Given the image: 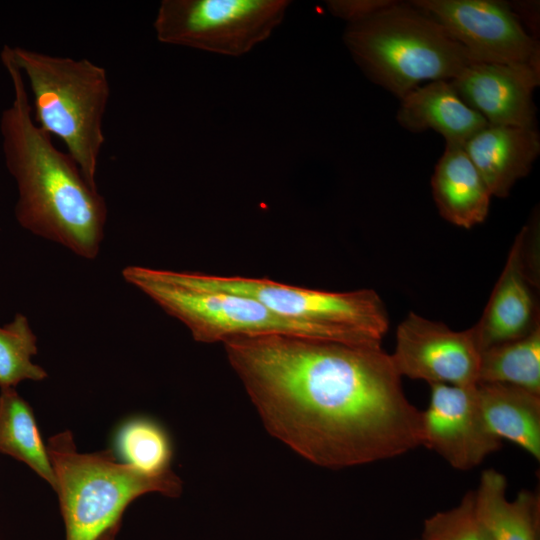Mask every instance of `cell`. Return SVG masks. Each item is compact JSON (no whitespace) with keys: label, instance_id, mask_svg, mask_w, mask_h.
Returning a JSON list of instances; mask_svg holds the SVG:
<instances>
[{"label":"cell","instance_id":"cell-25","mask_svg":"<svg viewBox=\"0 0 540 540\" xmlns=\"http://www.w3.org/2000/svg\"><path fill=\"white\" fill-rule=\"evenodd\" d=\"M120 528V524L112 527L109 529L106 533H104L99 540H114L116 537V534Z\"/></svg>","mask_w":540,"mask_h":540},{"label":"cell","instance_id":"cell-1","mask_svg":"<svg viewBox=\"0 0 540 540\" xmlns=\"http://www.w3.org/2000/svg\"><path fill=\"white\" fill-rule=\"evenodd\" d=\"M223 344L268 432L311 463L341 469L422 446V411L381 343L265 334Z\"/></svg>","mask_w":540,"mask_h":540},{"label":"cell","instance_id":"cell-8","mask_svg":"<svg viewBox=\"0 0 540 540\" xmlns=\"http://www.w3.org/2000/svg\"><path fill=\"white\" fill-rule=\"evenodd\" d=\"M288 0H163L154 30L166 44L238 57L268 39Z\"/></svg>","mask_w":540,"mask_h":540},{"label":"cell","instance_id":"cell-16","mask_svg":"<svg viewBox=\"0 0 540 540\" xmlns=\"http://www.w3.org/2000/svg\"><path fill=\"white\" fill-rule=\"evenodd\" d=\"M431 188L439 214L455 226L472 228L489 213L492 195L462 145L446 144Z\"/></svg>","mask_w":540,"mask_h":540},{"label":"cell","instance_id":"cell-17","mask_svg":"<svg viewBox=\"0 0 540 540\" xmlns=\"http://www.w3.org/2000/svg\"><path fill=\"white\" fill-rule=\"evenodd\" d=\"M476 395L490 431L539 461L540 394L509 384L478 382Z\"/></svg>","mask_w":540,"mask_h":540},{"label":"cell","instance_id":"cell-4","mask_svg":"<svg viewBox=\"0 0 540 540\" xmlns=\"http://www.w3.org/2000/svg\"><path fill=\"white\" fill-rule=\"evenodd\" d=\"M8 46V45H7ZM28 79L36 124L60 138L85 179L96 186L98 158L105 137L103 118L110 97L106 70L83 59L8 46Z\"/></svg>","mask_w":540,"mask_h":540},{"label":"cell","instance_id":"cell-14","mask_svg":"<svg viewBox=\"0 0 540 540\" xmlns=\"http://www.w3.org/2000/svg\"><path fill=\"white\" fill-rule=\"evenodd\" d=\"M492 196L505 198L540 152L535 127L487 125L463 145Z\"/></svg>","mask_w":540,"mask_h":540},{"label":"cell","instance_id":"cell-23","mask_svg":"<svg viewBox=\"0 0 540 540\" xmlns=\"http://www.w3.org/2000/svg\"><path fill=\"white\" fill-rule=\"evenodd\" d=\"M420 540H492L476 512L474 490L457 506L427 518Z\"/></svg>","mask_w":540,"mask_h":540},{"label":"cell","instance_id":"cell-20","mask_svg":"<svg viewBox=\"0 0 540 540\" xmlns=\"http://www.w3.org/2000/svg\"><path fill=\"white\" fill-rule=\"evenodd\" d=\"M478 382L509 384L540 394V324L521 338L481 351Z\"/></svg>","mask_w":540,"mask_h":540},{"label":"cell","instance_id":"cell-2","mask_svg":"<svg viewBox=\"0 0 540 540\" xmlns=\"http://www.w3.org/2000/svg\"><path fill=\"white\" fill-rule=\"evenodd\" d=\"M1 61L14 91L0 118V134L5 164L17 185L16 220L34 235L93 259L104 238L105 199L34 121L23 74L7 45Z\"/></svg>","mask_w":540,"mask_h":540},{"label":"cell","instance_id":"cell-9","mask_svg":"<svg viewBox=\"0 0 540 540\" xmlns=\"http://www.w3.org/2000/svg\"><path fill=\"white\" fill-rule=\"evenodd\" d=\"M441 24L475 62L540 69V50L510 6L494 0H413Z\"/></svg>","mask_w":540,"mask_h":540},{"label":"cell","instance_id":"cell-13","mask_svg":"<svg viewBox=\"0 0 540 540\" xmlns=\"http://www.w3.org/2000/svg\"><path fill=\"white\" fill-rule=\"evenodd\" d=\"M528 226L516 236L479 321L472 326L480 352L529 334L539 325L526 266Z\"/></svg>","mask_w":540,"mask_h":540},{"label":"cell","instance_id":"cell-11","mask_svg":"<svg viewBox=\"0 0 540 540\" xmlns=\"http://www.w3.org/2000/svg\"><path fill=\"white\" fill-rule=\"evenodd\" d=\"M429 386V404L422 411V446L462 471L477 467L501 448L502 440L490 431L480 412L476 385Z\"/></svg>","mask_w":540,"mask_h":540},{"label":"cell","instance_id":"cell-7","mask_svg":"<svg viewBox=\"0 0 540 540\" xmlns=\"http://www.w3.org/2000/svg\"><path fill=\"white\" fill-rule=\"evenodd\" d=\"M168 272L174 280L184 285L204 291L245 296L293 321L357 329L380 340L388 330L387 310L380 296L372 289L330 292L266 278Z\"/></svg>","mask_w":540,"mask_h":540},{"label":"cell","instance_id":"cell-26","mask_svg":"<svg viewBox=\"0 0 540 540\" xmlns=\"http://www.w3.org/2000/svg\"><path fill=\"white\" fill-rule=\"evenodd\" d=\"M420 540V539H419Z\"/></svg>","mask_w":540,"mask_h":540},{"label":"cell","instance_id":"cell-6","mask_svg":"<svg viewBox=\"0 0 540 540\" xmlns=\"http://www.w3.org/2000/svg\"><path fill=\"white\" fill-rule=\"evenodd\" d=\"M122 276L167 314L183 323L194 340L200 343H223L234 336L265 334L347 343L382 341L357 329L293 321L245 296L196 289L174 280L168 270L128 266L123 269Z\"/></svg>","mask_w":540,"mask_h":540},{"label":"cell","instance_id":"cell-3","mask_svg":"<svg viewBox=\"0 0 540 540\" xmlns=\"http://www.w3.org/2000/svg\"><path fill=\"white\" fill-rule=\"evenodd\" d=\"M344 42L365 74L400 99L423 81H451L475 62L441 24L411 3L394 1L348 23Z\"/></svg>","mask_w":540,"mask_h":540},{"label":"cell","instance_id":"cell-24","mask_svg":"<svg viewBox=\"0 0 540 540\" xmlns=\"http://www.w3.org/2000/svg\"><path fill=\"white\" fill-rule=\"evenodd\" d=\"M393 2V0H330L326 3L333 15L348 23H353L376 13Z\"/></svg>","mask_w":540,"mask_h":540},{"label":"cell","instance_id":"cell-15","mask_svg":"<svg viewBox=\"0 0 540 540\" xmlns=\"http://www.w3.org/2000/svg\"><path fill=\"white\" fill-rule=\"evenodd\" d=\"M397 113L399 124L412 132L432 129L446 144L464 145L487 126L485 119L467 106L449 81H432L404 95Z\"/></svg>","mask_w":540,"mask_h":540},{"label":"cell","instance_id":"cell-19","mask_svg":"<svg viewBox=\"0 0 540 540\" xmlns=\"http://www.w3.org/2000/svg\"><path fill=\"white\" fill-rule=\"evenodd\" d=\"M0 452L28 465L56 491L55 472L32 409L14 388L0 393Z\"/></svg>","mask_w":540,"mask_h":540},{"label":"cell","instance_id":"cell-10","mask_svg":"<svg viewBox=\"0 0 540 540\" xmlns=\"http://www.w3.org/2000/svg\"><path fill=\"white\" fill-rule=\"evenodd\" d=\"M480 353L472 327L454 331L409 312L397 327L390 357L401 378L473 386L478 383Z\"/></svg>","mask_w":540,"mask_h":540},{"label":"cell","instance_id":"cell-21","mask_svg":"<svg viewBox=\"0 0 540 540\" xmlns=\"http://www.w3.org/2000/svg\"><path fill=\"white\" fill-rule=\"evenodd\" d=\"M115 441L125 464L149 475L172 471V443L157 422L144 417L131 419L118 430Z\"/></svg>","mask_w":540,"mask_h":540},{"label":"cell","instance_id":"cell-12","mask_svg":"<svg viewBox=\"0 0 540 540\" xmlns=\"http://www.w3.org/2000/svg\"><path fill=\"white\" fill-rule=\"evenodd\" d=\"M449 82L488 125L534 127L532 94L540 83V69L474 62Z\"/></svg>","mask_w":540,"mask_h":540},{"label":"cell","instance_id":"cell-18","mask_svg":"<svg viewBox=\"0 0 540 540\" xmlns=\"http://www.w3.org/2000/svg\"><path fill=\"white\" fill-rule=\"evenodd\" d=\"M476 512L492 540H539L540 496L521 491L507 497V480L494 469L484 470L474 490Z\"/></svg>","mask_w":540,"mask_h":540},{"label":"cell","instance_id":"cell-22","mask_svg":"<svg viewBox=\"0 0 540 540\" xmlns=\"http://www.w3.org/2000/svg\"><path fill=\"white\" fill-rule=\"evenodd\" d=\"M37 353V338L23 314L0 326V388H14L24 380L39 381L47 376L31 361Z\"/></svg>","mask_w":540,"mask_h":540},{"label":"cell","instance_id":"cell-5","mask_svg":"<svg viewBox=\"0 0 540 540\" xmlns=\"http://www.w3.org/2000/svg\"><path fill=\"white\" fill-rule=\"evenodd\" d=\"M47 451L55 472L66 540H99L121 524L126 507L148 492L176 497L182 483L172 471L145 474L118 463L110 451L82 454L65 431L49 439Z\"/></svg>","mask_w":540,"mask_h":540}]
</instances>
